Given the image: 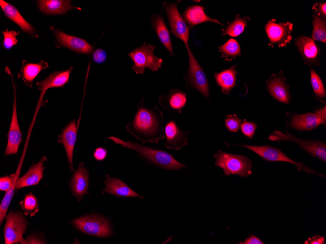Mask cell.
<instances>
[{"mask_svg": "<svg viewBox=\"0 0 326 244\" xmlns=\"http://www.w3.org/2000/svg\"><path fill=\"white\" fill-rule=\"evenodd\" d=\"M125 128L137 139L158 144L164 139V117L157 106L147 108L144 105V98L139 102L133 120Z\"/></svg>", "mask_w": 326, "mask_h": 244, "instance_id": "6da1fadb", "label": "cell"}, {"mask_svg": "<svg viewBox=\"0 0 326 244\" xmlns=\"http://www.w3.org/2000/svg\"><path fill=\"white\" fill-rule=\"evenodd\" d=\"M108 139L137 152L139 155L151 164L163 169L178 170L186 167L169 153L163 150L153 149L130 141H125L117 137L110 136Z\"/></svg>", "mask_w": 326, "mask_h": 244, "instance_id": "7a4b0ae2", "label": "cell"}, {"mask_svg": "<svg viewBox=\"0 0 326 244\" xmlns=\"http://www.w3.org/2000/svg\"><path fill=\"white\" fill-rule=\"evenodd\" d=\"M216 158V166L222 168L226 176L238 175L242 177L249 176L252 173V163L247 157L233 154L221 150L213 154Z\"/></svg>", "mask_w": 326, "mask_h": 244, "instance_id": "3957f363", "label": "cell"}, {"mask_svg": "<svg viewBox=\"0 0 326 244\" xmlns=\"http://www.w3.org/2000/svg\"><path fill=\"white\" fill-rule=\"evenodd\" d=\"M155 49V45L144 42L141 46L128 54L134 62L132 69L136 74H143L145 68L157 72L161 67L163 59L154 55Z\"/></svg>", "mask_w": 326, "mask_h": 244, "instance_id": "277c9868", "label": "cell"}, {"mask_svg": "<svg viewBox=\"0 0 326 244\" xmlns=\"http://www.w3.org/2000/svg\"><path fill=\"white\" fill-rule=\"evenodd\" d=\"M181 0H178L174 3L164 1L163 7L167 16L170 30L172 34L177 38L183 42L187 51L188 58L194 57L188 44L189 38V28L183 20L177 8L178 4Z\"/></svg>", "mask_w": 326, "mask_h": 244, "instance_id": "5b68a950", "label": "cell"}, {"mask_svg": "<svg viewBox=\"0 0 326 244\" xmlns=\"http://www.w3.org/2000/svg\"><path fill=\"white\" fill-rule=\"evenodd\" d=\"M72 222L76 228L89 235L104 238L112 233L109 222L100 215H86L77 218Z\"/></svg>", "mask_w": 326, "mask_h": 244, "instance_id": "8992f818", "label": "cell"}, {"mask_svg": "<svg viewBox=\"0 0 326 244\" xmlns=\"http://www.w3.org/2000/svg\"><path fill=\"white\" fill-rule=\"evenodd\" d=\"M246 148L257 154L264 160L268 162L281 161L293 164L296 166L298 171H303L307 174H315L321 177L325 175L318 173L311 169L305 166L302 162H296L287 156L278 148L268 145L255 146L242 144H234Z\"/></svg>", "mask_w": 326, "mask_h": 244, "instance_id": "52a82bcc", "label": "cell"}, {"mask_svg": "<svg viewBox=\"0 0 326 244\" xmlns=\"http://www.w3.org/2000/svg\"><path fill=\"white\" fill-rule=\"evenodd\" d=\"M268 139L278 142L288 141L295 142L312 156L317 157L325 162L326 161V145L325 142L304 140L290 134L287 131L283 133L275 131L269 136Z\"/></svg>", "mask_w": 326, "mask_h": 244, "instance_id": "ba28073f", "label": "cell"}, {"mask_svg": "<svg viewBox=\"0 0 326 244\" xmlns=\"http://www.w3.org/2000/svg\"><path fill=\"white\" fill-rule=\"evenodd\" d=\"M26 227V221L20 212H10L6 217L4 228L5 244H24L25 240L22 236Z\"/></svg>", "mask_w": 326, "mask_h": 244, "instance_id": "9c48e42d", "label": "cell"}, {"mask_svg": "<svg viewBox=\"0 0 326 244\" xmlns=\"http://www.w3.org/2000/svg\"><path fill=\"white\" fill-rule=\"evenodd\" d=\"M50 30L55 37L54 43L57 47L66 48L81 54L88 55L92 52L93 47L86 40L66 34L53 26H51Z\"/></svg>", "mask_w": 326, "mask_h": 244, "instance_id": "30bf717a", "label": "cell"}, {"mask_svg": "<svg viewBox=\"0 0 326 244\" xmlns=\"http://www.w3.org/2000/svg\"><path fill=\"white\" fill-rule=\"evenodd\" d=\"M292 24L289 22L277 23L275 19L269 20L265 30L269 39V45L285 46L291 39Z\"/></svg>", "mask_w": 326, "mask_h": 244, "instance_id": "8fae6325", "label": "cell"}, {"mask_svg": "<svg viewBox=\"0 0 326 244\" xmlns=\"http://www.w3.org/2000/svg\"><path fill=\"white\" fill-rule=\"evenodd\" d=\"M184 80L188 86L195 89L205 97L209 98L208 80L203 68L198 62L189 65Z\"/></svg>", "mask_w": 326, "mask_h": 244, "instance_id": "7c38bea8", "label": "cell"}, {"mask_svg": "<svg viewBox=\"0 0 326 244\" xmlns=\"http://www.w3.org/2000/svg\"><path fill=\"white\" fill-rule=\"evenodd\" d=\"M10 73L11 74L12 77L14 95L12 116L7 136V144L4 153L5 155L16 154L18 152L19 146L22 141V133L20 131L17 118L16 95V86L13 82V75L11 73L10 71Z\"/></svg>", "mask_w": 326, "mask_h": 244, "instance_id": "4fadbf2b", "label": "cell"}, {"mask_svg": "<svg viewBox=\"0 0 326 244\" xmlns=\"http://www.w3.org/2000/svg\"><path fill=\"white\" fill-rule=\"evenodd\" d=\"M189 132L190 131L180 129L174 120L168 121L164 127L165 147L176 150H181L188 144L187 136Z\"/></svg>", "mask_w": 326, "mask_h": 244, "instance_id": "5bb4252c", "label": "cell"}, {"mask_svg": "<svg viewBox=\"0 0 326 244\" xmlns=\"http://www.w3.org/2000/svg\"><path fill=\"white\" fill-rule=\"evenodd\" d=\"M295 43L306 63L319 64L320 49L312 38L305 36H299L295 39Z\"/></svg>", "mask_w": 326, "mask_h": 244, "instance_id": "9a60e30c", "label": "cell"}, {"mask_svg": "<svg viewBox=\"0 0 326 244\" xmlns=\"http://www.w3.org/2000/svg\"><path fill=\"white\" fill-rule=\"evenodd\" d=\"M0 6L5 16L18 25L24 33L31 38H38L37 29L24 19L15 6L3 0H0Z\"/></svg>", "mask_w": 326, "mask_h": 244, "instance_id": "2e32d148", "label": "cell"}, {"mask_svg": "<svg viewBox=\"0 0 326 244\" xmlns=\"http://www.w3.org/2000/svg\"><path fill=\"white\" fill-rule=\"evenodd\" d=\"M78 126L75 120L71 121L62 130L59 139V142L65 148L67 159L72 172L74 171L73 163V155L75 145L77 140Z\"/></svg>", "mask_w": 326, "mask_h": 244, "instance_id": "e0dca14e", "label": "cell"}, {"mask_svg": "<svg viewBox=\"0 0 326 244\" xmlns=\"http://www.w3.org/2000/svg\"><path fill=\"white\" fill-rule=\"evenodd\" d=\"M159 101L165 111L180 113L186 104V94L180 89H173L165 95L159 96Z\"/></svg>", "mask_w": 326, "mask_h": 244, "instance_id": "ac0fdd59", "label": "cell"}, {"mask_svg": "<svg viewBox=\"0 0 326 244\" xmlns=\"http://www.w3.org/2000/svg\"><path fill=\"white\" fill-rule=\"evenodd\" d=\"M89 171L83 163L79 164L78 169L74 172L71 181V189L72 194L79 201L88 193L89 187Z\"/></svg>", "mask_w": 326, "mask_h": 244, "instance_id": "d6986e66", "label": "cell"}, {"mask_svg": "<svg viewBox=\"0 0 326 244\" xmlns=\"http://www.w3.org/2000/svg\"><path fill=\"white\" fill-rule=\"evenodd\" d=\"M73 67L61 71H55L50 74L43 80L36 83L38 90L41 91V99L45 92L51 88H62L69 82V77Z\"/></svg>", "mask_w": 326, "mask_h": 244, "instance_id": "ffe728a7", "label": "cell"}, {"mask_svg": "<svg viewBox=\"0 0 326 244\" xmlns=\"http://www.w3.org/2000/svg\"><path fill=\"white\" fill-rule=\"evenodd\" d=\"M36 2L41 12L47 15H63L71 9L82 10L81 7L73 6L71 0H38Z\"/></svg>", "mask_w": 326, "mask_h": 244, "instance_id": "44dd1931", "label": "cell"}, {"mask_svg": "<svg viewBox=\"0 0 326 244\" xmlns=\"http://www.w3.org/2000/svg\"><path fill=\"white\" fill-rule=\"evenodd\" d=\"M105 188L102 193H108L119 197H143L129 188L124 182L116 177L106 175Z\"/></svg>", "mask_w": 326, "mask_h": 244, "instance_id": "7402d4cb", "label": "cell"}, {"mask_svg": "<svg viewBox=\"0 0 326 244\" xmlns=\"http://www.w3.org/2000/svg\"><path fill=\"white\" fill-rule=\"evenodd\" d=\"M46 160V157L43 156L38 163L31 166L28 171L18 180L15 189L18 190L22 188L38 184L43 177V172L45 168L43 163Z\"/></svg>", "mask_w": 326, "mask_h": 244, "instance_id": "603a6c76", "label": "cell"}, {"mask_svg": "<svg viewBox=\"0 0 326 244\" xmlns=\"http://www.w3.org/2000/svg\"><path fill=\"white\" fill-rule=\"evenodd\" d=\"M182 16L183 20L190 29L199 24L207 22H215L224 26L218 20L206 15L204 11V7L199 5L188 7Z\"/></svg>", "mask_w": 326, "mask_h": 244, "instance_id": "cb8c5ba5", "label": "cell"}, {"mask_svg": "<svg viewBox=\"0 0 326 244\" xmlns=\"http://www.w3.org/2000/svg\"><path fill=\"white\" fill-rule=\"evenodd\" d=\"M326 123L315 113L292 115L289 127L298 131H310Z\"/></svg>", "mask_w": 326, "mask_h": 244, "instance_id": "d4e9b609", "label": "cell"}, {"mask_svg": "<svg viewBox=\"0 0 326 244\" xmlns=\"http://www.w3.org/2000/svg\"><path fill=\"white\" fill-rule=\"evenodd\" d=\"M48 67V62L44 60H41L37 63H33L23 59L22 61V67L18 73V78H21L27 86L31 88L34 79L42 70Z\"/></svg>", "mask_w": 326, "mask_h": 244, "instance_id": "484cf974", "label": "cell"}, {"mask_svg": "<svg viewBox=\"0 0 326 244\" xmlns=\"http://www.w3.org/2000/svg\"><path fill=\"white\" fill-rule=\"evenodd\" d=\"M151 22L153 28L162 44L165 47L170 55L173 56H175L173 50L170 32L162 14L152 15Z\"/></svg>", "mask_w": 326, "mask_h": 244, "instance_id": "4316f807", "label": "cell"}, {"mask_svg": "<svg viewBox=\"0 0 326 244\" xmlns=\"http://www.w3.org/2000/svg\"><path fill=\"white\" fill-rule=\"evenodd\" d=\"M235 67L236 65H234L220 73L214 74L217 85L221 87L222 92L226 95L229 94L232 88L236 86L237 72Z\"/></svg>", "mask_w": 326, "mask_h": 244, "instance_id": "83f0119b", "label": "cell"}, {"mask_svg": "<svg viewBox=\"0 0 326 244\" xmlns=\"http://www.w3.org/2000/svg\"><path fill=\"white\" fill-rule=\"evenodd\" d=\"M267 86L274 98L284 103H289V94L285 80L280 76L272 78L268 81Z\"/></svg>", "mask_w": 326, "mask_h": 244, "instance_id": "f1b7e54d", "label": "cell"}, {"mask_svg": "<svg viewBox=\"0 0 326 244\" xmlns=\"http://www.w3.org/2000/svg\"><path fill=\"white\" fill-rule=\"evenodd\" d=\"M313 28L312 38L324 43L326 42V22L316 13L313 16Z\"/></svg>", "mask_w": 326, "mask_h": 244, "instance_id": "f546056e", "label": "cell"}, {"mask_svg": "<svg viewBox=\"0 0 326 244\" xmlns=\"http://www.w3.org/2000/svg\"><path fill=\"white\" fill-rule=\"evenodd\" d=\"M248 18H241L237 15L234 21L229 23L222 32V36L228 35L231 37H237L241 34L247 25Z\"/></svg>", "mask_w": 326, "mask_h": 244, "instance_id": "4dcf8cb0", "label": "cell"}, {"mask_svg": "<svg viewBox=\"0 0 326 244\" xmlns=\"http://www.w3.org/2000/svg\"><path fill=\"white\" fill-rule=\"evenodd\" d=\"M226 58H232L241 55V51L238 42L233 38L228 39L224 44L218 47Z\"/></svg>", "mask_w": 326, "mask_h": 244, "instance_id": "1f68e13d", "label": "cell"}, {"mask_svg": "<svg viewBox=\"0 0 326 244\" xmlns=\"http://www.w3.org/2000/svg\"><path fill=\"white\" fill-rule=\"evenodd\" d=\"M25 215L33 216L39 211V202L37 198L31 193L26 194L20 203Z\"/></svg>", "mask_w": 326, "mask_h": 244, "instance_id": "d6a6232c", "label": "cell"}, {"mask_svg": "<svg viewBox=\"0 0 326 244\" xmlns=\"http://www.w3.org/2000/svg\"><path fill=\"white\" fill-rule=\"evenodd\" d=\"M310 80L314 93L318 98L326 97V91L323 83L319 75L312 69H310Z\"/></svg>", "mask_w": 326, "mask_h": 244, "instance_id": "836d02e7", "label": "cell"}, {"mask_svg": "<svg viewBox=\"0 0 326 244\" xmlns=\"http://www.w3.org/2000/svg\"><path fill=\"white\" fill-rule=\"evenodd\" d=\"M2 33L3 35L2 46L5 49L10 50L13 46L17 45L18 39L16 37L20 34V31H9L7 29L5 31H2Z\"/></svg>", "mask_w": 326, "mask_h": 244, "instance_id": "e575fe53", "label": "cell"}, {"mask_svg": "<svg viewBox=\"0 0 326 244\" xmlns=\"http://www.w3.org/2000/svg\"><path fill=\"white\" fill-rule=\"evenodd\" d=\"M241 120L236 114H229L225 119L224 124L227 129L231 132H237L239 131Z\"/></svg>", "mask_w": 326, "mask_h": 244, "instance_id": "d590c367", "label": "cell"}, {"mask_svg": "<svg viewBox=\"0 0 326 244\" xmlns=\"http://www.w3.org/2000/svg\"><path fill=\"white\" fill-rule=\"evenodd\" d=\"M240 127L244 135L249 138L252 139L255 134L257 125L255 122L244 120L241 123Z\"/></svg>", "mask_w": 326, "mask_h": 244, "instance_id": "8d00e7d4", "label": "cell"}, {"mask_svg": "<svg viewBox=\"0 0 326 244\" xmlns=\"http://www.w3.org/2000/svg\"><path fill=\"white\" fill-rule=\"evenodd\" d=\"M107 57L106 52L103 49L99 48L95 50L92 53L93 60L97 64L104 63Z\"/></svg>", "mask_w": 326, "mask_h": 244, "instance_id": "74e56055", "label": "cell"}, {"mask_svg": "<svg viewBox=\"0 0 326 244\" xmlns=\"http://www.w3.org/2000/svg\"><path fill=\"white\" fill-rule=\"evenodd\" d=\"M313 9H315V13H316L321 18L325 19L326 17V2H319L316 3L314 5Z\"/></svg>", "mask_w": 326, "mask_h": 244, "instance_id": "f35d334b", "label": "cell"}, {"mask_svg": "<svg viewBox=\"0 0 326 244\" xmlns=\"http://www.w3.org/2000/svg\"><path fill=\"white\" fill-rule=\"evenodd\" d=\"M107 154V150L104 148L99 147L95 150L93 153V156L96 160L102 161L105 159Z\"/></svg>", "mask_w": 326, "mask_h": 244, "instance_id": "ab89813d", "label": "cell"}, {"mask_svg": "<svg viewBox=\"0 0 326 244\" xmlns=\"http://www.w3.org/2000/svg\"><path fill=\"white\" fill-rule=\"evenodd\" d=\"M305 244H325V236L319 235L309 238L305 242Z\"/></svg>", "mask_w": 326, "mask_h": 244, "instance_id": "60d3db41", "label": "cell"}, {"mask_svg": "<svg viewBox=\"0 0 326 244\" xmlns=\"http://www.w3.org/2000/svg\"><path fill=\"white\" fill-rule=\"evenodd\" d=\"M238 244H264L259 238L252 234L248 236L244 241L240 242Z\"/></svg>", "mask_w": 326, "mask_h": 244, "instance_id": "b9f144b4", "label": "cell"}, {"mask_svg": "<svg viewBox=\"0 0 326 244\" xmlns=\"http://www.w3.org/2000/svg\"><path fill=\"white\" fill-rule=\"evenodd\" d=\"M314 113L320 117L325 123L326 122V106L316 111Z\"/></svg>", "mask_w": 326, "mask_h": 244, "instance_id": "7bdbcfd3", "label": "cell"}]
</instances>
